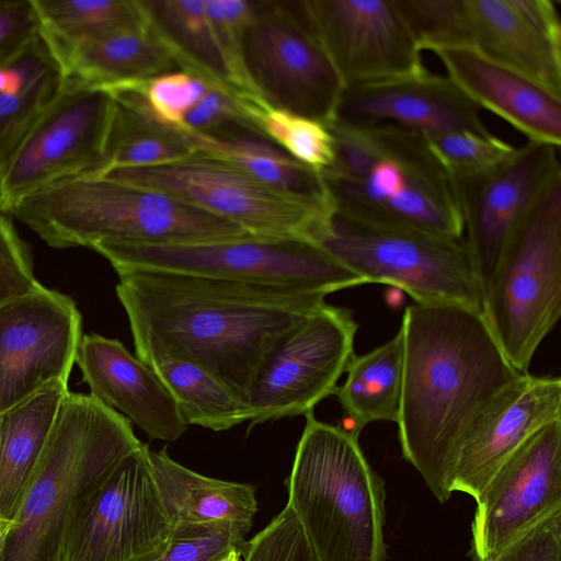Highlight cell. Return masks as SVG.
<instances>
[{"instance_id": "cell-32", "label": "cell", "mask_w": 561, "mask_h": 561, "mask_svg": "<svg viewBox=\"0 0 561 561\" xmlns=\"http://www.w3.org/2000/svg\"><path fill=\"white\" fill-rule=\"evenodd\" d=\"M114 102L102 163L91 176H101L116 169L165 164L193 153L173 131L153 123L131 106L116 99Z\"/></svg>"}, {"instance_id": "cell-11", "label": "cell", "mask_w": 561, "mask_h": 561, "mask_svg": "<svg viewBox=\"0 0 561 561\" xmlns=\"http://www.w3.org/2000/svg\"><path fill=\"white\" fill-rule=\"evenodd\" d=\"M254 2L243 43L252 88L270 106L330 123L345 87L299 1Z\"/></svg>"}, {"instance_id": "cell-20", "label": "cell", "mask_w": 561, "mask_h": 561, "mask_svg": "<svg viewBox=\"0 0 561 561\" xmlns=\"http://www.w3.org/2000/svg\"><path fill=\"white\" fill-rule=\"evenodd\" d=\"M468 48L561 98V18L554 0H465Z\"/></svg>"}, {"instance_id": "cell-19", "label": "cell", "mask_w": 561, "mask_h": 561, "mask_svg": "<svg viewBox=\"0 0 561 561\" xmlns=\"http://www.w3.org/2000/svg\"><path fill=\"white\" fill-rule=\"evenodd\" d=\"M561 421V379L519 374L470 423L459 448L451 491L476 501L501 465L533 434Z\"/></svg>"}, {"instance_id": "cell-1", "label": "cell", "mask_w": 561, "mask_h": 561, "mask_svg": "<svg viewBox=\"0 0 561 561\" xmlns=\"http://www.w3.org/2000/svg\"><path fill=\"white\" fill-rule=\"evenodd\" d=\"M117 274L136 357L149 367L191 363L245 403L271 352L325 304L321 294L270 285L153 270Z\"/></svg>"}, {"instance_id": "cell-34", "label": "cell", "mask_w": 561, "mask_h": 561, "mask_svg": "<svg viewBox=\"0 0 561 561\" xmlns=\"http://www.w3.org/2000/svg\"><path fill=\"white\" fill-rule=\"evenodd\" d=\"M424 137L451 179L485 174L506 162L517 149L490 130L458 129Z\"/></svg>"}, {"instance_id": "cell-28", "label": "cell", "mask_w": 561, "mask_h": 561, "mask_svg": "<svg viewBox=\"0 0 561 561\" xmlns=\"http://www.w3.org/2000/svg\"><path fill=\"white\" fill-rule=\"evenodd\" d=\"M347 377L333 394L355 435L376 421L398 422L403 385V337L399 330L388 342L353 357Z\"/></svg>"}, {"instance_id": "cell-13", "label": "cell", "mask_w": 561, "mask_h": 561, "mask_svg": "<svg viewBox=\"0 0 561 561\" xmlns=\"http://www.w3.org/2000/svg\"><path fill=\"white\" fill-rule=\"evenodd\" d=\"M110 92L69 84L44 111L0 171V208L66 179L94 175L114 113Z\"/></svg>"}, {"instance_id": "cell-39", "label": "cell", "mask_w": 561, "mask_h": 561, "mask_svg": "<svg viewBox=\"0 0 561 561\" xmlns=\"http://www.w3.org/2000/svg\"><path fill=\"white\" fill-rule=\"evenodd\" d=\"M43 285L33 273L32 255L10 215L0 208V306Z\"/></svg>"}, {"instance_id": "cell-18", "label": "cell", "mask_w": 561, "mask_h": 561, "mask_svg": "<svg viewBox=\"0 0 561 561\" xmlns=\"http://www.w3.org/2000/svg\"><path fill=\"white\" fill-rule=\"evenodd\" d=\"M476 502L474 561H489L547 516L561 511V421L524 442L495 471Z\"/></svg>"}, {"instance_id": "cell-2", "label": "cell", "mask_w": 561, "mask_h": 561, "mask_svg": "<svg viewBox=\"0 0 561 561\" xmlns=\"http://www.w3.org/2000/svg\"><path fill=\"white\" fill-rule=\"evenodd\" d=\"M403 385L398 436L402 456L444 503L462 438L481 408L519 374L482 312L412 304L402 316Z\"/></svg>"}, {"instance_id": "cell-23", "label": "cell", "mask_w": 561, "mask_h": 561, "mask_svg": "<svg viewBox=\"0 0 561 561\" xmlns=\"http://www.w3.org/2000/svg\"><path fill=\"white\" fill-rule=\"evenodd\" d=\"M446 75L480 108L506 121L527 141L561 146V98L471 48L432 51Z\"/></svg>"}, {"instance_id": "cell-5", "label": "cell", "mask_w": 561, "mask_h": 561, "mask_svg": "<svg viewBox=\"0 0 561 561\" xmlns=\"http://www.w3.org/2000/svg\"><path fill=\"white\" fill-rule=\"evenodd\" d=\"M141 445L125 416L91 393L68 391L0 561H61L73 506Z\"/></svg>"}, {"instance_id": "cell-24", "label": "cell", "mask_w": 561, "mask_h": 561, "mask_svg": "<svg viewBox=\"0 0 561 561\" xmlns=\"http://www.w3.org/2000/svg\"><path fill=\"white\" fill-rule=\"evenodd\" d=\"M152 476L172 527V538L232 533L244 538L259 506L251 484L197 473L165 451L149 449Z\"/></svg>"}, {"instance_id": "cell-41", "label": "cell", "mask_w": 561, "mask_h": 561, "mask_svg": "<svg viewBox=\"0 0 561 561\" xmlns=\"http://www.w3.org/2000/svg\"><path fill=\"white\" fill-rule=\"evenodd\" d=\"M41 28L33 0H0V60L26 44Z\"/></svg>"}, {"instance_id": "cell-4", "label": "cell", "mask_w": 561, "mask_h": 561, "mask_svg": "<svg viewBox=\"0 0 561 561\" xmlns=\"http://www.w3.org/2000/svg\"><path fill=\"white\" fill-rule=\"evenodd\" d=\"M7 213L56 249L95 252L118 243L190 244L255 238L241 227L160 191L104 176L57 182Z\"/></svg>"}, {"instance_id": "cell-15", "label": "cell", "mask_w": 561, "mask_h": 561, "mask_svg": "<svg viewBox=\"0 0 561 561\" xmlns=\"http://www.w3.org/2000/svg\"><path fill=\"white\" fill-rule=\"evenodd\" d=\"M560 147L527 141L496 169L451 179L463 241L484 288L510 239L547 188L561 178Z\"/></svg>"}, {"instance_id": "cell-21", "label": "cell", "mask_w": 561, "mask_h": 561, "mask_svg": "<svg viewBox=\"0 0 561 561\" xmlns=\"http://www.w3.org/2000/svg\"><path fill=\"white\" fill-rule=\"evenodd\" d=\"M481 110L447 76L428 70L347 87L335 118L350 124H392L424 136L458 129L489 131Z\"/></svg>"}, {"instance_id": "cell-8", "label": "cell", "mask_w": 561, "mask_h": 561, "mask_svg": "<svg viewBox=\"0 0 561 561\" xmlns=\"http://www.w3.org/2000/svg\"><path fill=\"white\" fill-rule=\"evenodd\" d=\"M101 176L160 191L257 239L321 245L334 216L329 196L290 193L197 152L170 163L116 169Z\"/></svg>"}, {"instance_id": "cell-9", "label": "cell", "mask_w": 561, "mask_h": 561, "mask_svg": "<svg viewBox=\"0 0 561 561\" xmlns=\"http://www.w3.org/2000/svg\"><path fill=\"white\" fill-rule=\"evenodd\" d=\"M116 273L153 270L270 285L328 296L364 279L319 244L257 238L190 244L118 243L101 248Z\"/></svg>"}, {"instance_id": "cell-29", "label": "cell", "mask_w": 561, "mask_h": 561, "mask_svg": "<svg viewBox=\"0 0 561 561\" xmlns=\"http://www.w3.org/2000/svg\"><path fill=\"white\" fill-rule=\"evenodd\" d=\"M141 3L148 21L171 48L182 70L234 92L228 82L205 0H141Z\"/></svg>"}, {"instance_id": "cell-10", "label": "cell", "mask_w": 561, "mask_h": 561, "mask_svg": "<svg viewBox=\"0 0 561 561\" xmlns=\"http://www.w3.org/2000/svg\"><path fill=\"white\" fill-rule=\"evenodd\" d=\"M365 284L404 290L416 304L483 311V289L462 239L374 227L334 214L321 242Z\"/></svg>"}, {"instance_id": "cell-38", "label": "cell", "mask_w": 561, "mask_h": 561, "mask_svg": "<svg viewBox=\"0 0 561 561\" xmlns=\"http://www.w3.org/2000/svg\"><path fill=\"white\" fill-rule=\"evenodd\" d=\"M64 84L65 80L49 83L22 95L0 93V171Z\"/></svg>"}, {"instance_id": "cell-35", "label": "cell", "mask_w": 561, "mask_h": 561, "mask_svg": "<svg viewBox=\"0 0 561 561\" xmlns=\"http://www.w3.org/2000/svg\"><path fill=\"white\" fill-rule=\"evenodd\" d=\"M421 51L468 48L465 0H397Z\"/></svg>"}, {"instance_id": "cell-30", "label": "cell", "mask_w": 561, "mask_h": 561, "mask_svg": "<svg viewBox=\"0 0 561 561\" xmlns=\"http://www.w3.org/2000/svg\"><path fill=\"white\" fill-rule=\"evenodd\" d=\"M151 368L174 398L187 425L219 432L249 421L247 403L201 367L163 359Z\"/></svg>"}, {"instance_id": "cell-12", "label": "cell", "mask_w": 561, "mask_h": 561, "mask_svg": "<svg viewBox=\"0 0 561 561\" xmlns=\"http://www.w3.org/2000/svg\"><path fill=\"white\" fill-rule=\"evenodd\" d=\"M171 540L149 447L142 443L73 506L61 561H149L164 552Z\"/></svg>"}, {"instance_id": "cell-43", "label": "cell", "mask_w": 561, "mask_h": 561, "mask_svg": "<svg viewBox=\"0 0 561 561\" xmlns=\"http://www.w3.org/2000/svg\"><path fill=\"white\" fill-rule=\"evenodd\" d=\"M243 542L232 546L213 561H241Z\"/></svg>"}, {"instance_id": "cell-3", "label": "cell", "mask_w": 561, "mask_h": 561, "mask_svg": "<svg viewBox=\"0 0 561 561\" xmlns=\"http://www.w3.org/2000/svg\"><path fill=\"white\" fill-rule=\"evenodd\" d=\"M335 159L320 173L334 214L360 224L462 239L451 178L424 135L392 124H327Z\"/></svg>"}, {"instance_id": "cell-40", "label": "cell", "mask_w": 561, "mask_h": 561, "mask_svg": "<svg viewBox=\"0 0 561 561\" xmlns=\"http://www.w3.org/2000/svg\"><path fill=\"white\" fill-rule=\"evenodd\" d=\"M489 561H561V511L547 516Z\"/></svg>"}, {"instance_id": "cell-42", "label": "cell", "mask_w": 561, "mask_h": 561, "mask_svg": "<svg viewBox=\"0 0 561 561\" xmlns=\"http://www.w3.org/2000/svg\"><path fill=\"white\" fill-rule=\"evenodd\" d=\"M244 538L232 533L172 538L164 552L149 561H213Z\"/></svg>"}, {"instance_id": "cell-26", "label": "cell", "mask_w": 561, "mask_h": 561, "mask_svg": "<svg viewBox=\"0 0 561 561\" xmlns=\"http://www.w3.org/2000/svg\"><path fill=\"white\" fill-rule=\"evenodd\" d=\"M68 391L53 380L0 413V522L19 513Z\"/></svg>"}, {"instance_id": "cell-14", "label": "cell", "mask_w": 561, "mask_h": 561, "mask_svg": "<svg viewBox=\"0 0 561 561\" xmlns=\"http://www.w3.org/2000/svg\"><path fill=\"white\" fill-rule=\"evenodd\" d=\"M357 328L351 310L327 302L294 328L271 352L250 389V427L306 415L333 394L355 356Z\"/></svg>"}, {"instance_id": "cell-31", "label": "cell", "mask_w": 561, "mask_h": 561, "mask_svg": "<svg viewBox=\"0 0 561 561\" xmlns=\"http://www.w3.org/2000/svg\"><path fill=\"white\" fill-rule=\"evenodd\" d=\"M53 47L101 38L147 21L141 0H33Z\"/></svg>"}, {"instance_id": "cell-25", "label": "cell", "mask_w": 561, "mask_h": 561, "mask_svg": "<svg viewBox=\"0 0 561 561\" xmlns=\"http://www.w3.org/2000/svg\"><path fill=\"white\" fill-rule=\"evenodd\" d=\"M54 49L65 81L88 89L112 91L181 69L148 19L131 28Z\"/></svg>"}, {"instance_id": "cell-6", "label": "cell", "mask_w": 561, "mask_h": 561, "mask_svg": "<svg viewBox=\"0 0 561 561\" xmlns=\"http://www.w3.org/2000/svg\"><path fill=\"white\" fill-rule=\"evenodd\" d=\"M306 416L287 479L288 502L316 561H385V484L358 436Z\"/></svg>"}, {"instance_id": "cell-16", "label": "cell", "mask_w": 561, "mask_h": 561, "mask_svg": "<svg viewBox=\"0 0 561 561\" xmlns=\"http://www.w3.org/2000/svg\"><path fill=\"white\" fill-rule=\"evenodd\" d=\"M344 87L426 71L397 0H299Z\"/></svg>"}, {"instance_id": "cell-7", "label": "cell", "mask_w": 561, "mask_h": 561, "mask_svg": "<svg viewBox=\"0 0 561 561\" xmlns=\"http://www.w3.org/2000/svg\"><path fill=\"white\" fill-rule=\"evenodd\" d=\"M483 318L518 373L561 314V178L506 244L483 291Z\"/></svg>"}, {"instance_id": "cell-17", "label": "cell", "mask_w": 561, "mask_h": 561, "mask_svg": "<svg viewBox=\"0 0 561 561\" xmlns=\"http://www.w3.org/2000/svg\"><path fill=\"white\" fill-rule=\"evenodd\" d=\"M81 337L75 301L56 290L0 306V413L53 380L68 382Z\"/></svg>"}, {"instance_id": "cell-44", "label": "cell", "mask_w": 561, "mask_h": 561, "mask_svg": "<svg viewBox=\"0 0 561 561\" xmlns=\"http://www.w3.org/2000/svg\"><path fill=\"white\" fill-rule=\"evenodd\" d=\"M11 523L0 522V553L3 548L4 539L7 531L10 527Z\"/></svg>"}, {"instance_id": "cell-37", "label": "cell", "mask_w": 561, "mask_h": 561, "mask_svg": "<svg viewBox=\"0 0 561 561\" xmlns=\"http://www.w3.org/2000/svg\"><path fill=\"white\" fill-rule=\"evenodd\" d=\"M242 561H316L302 526L285 507L242 546Z\"/></svg>"}, {"instance_id": "cell-36", "label": "cell", "mask_w": 561, "mask_h": 561, "mask_svg": "<svg viewBox=\"0 0 561 561\" xmlns=\"http://www.w3.org/2000/svg\"><path fill=\"white\" fill-rule=\"evenodd\" d=\"M65 80L61 61L41 31L18 50L0 60V93L22 95Z\"/></svg>"}, {"instance_id": "cell-33", "label": "cell", "mask_w": 561, "mask_h": 561, "mask_svg": "<svg viewBox=\"0 0 561 561\" xmlns=\"http://www.w3.org/2000/svg\"><path fill=\"white\" fill-rule=\"evenodd\" d=\"M243 110L253 130L307 168L321 173L335 159V141L328 125L264 101H247Z\"/></svg>"}, {"instance_id": "cell-27", "label": "cell", "mask_w": 561, "mask_h": 561, "mask_svg": "<svg viewBox=\"0 0 561 561\" xmlns=\"http://www.w3.org/2000/svg\"><path fill=\"white\" fill-rule=\"evenodd\" d=\"M169 130L193 152L224 161L268 185L304 196H328L320 173L299 163L266 139L228 130Z\"/></svg>"}, {"instance_id": "cell-22", "label": "cell", "mask_w": 561, "mask_h": 561, "mask_svg": "<svg viewBox=\"0 0 561 561\" xmlns=\"http://www.w3.org/2000/svg\"><path fill=\"white\" fill-rule=\"evenodd\" d=\"M76 363L91 394L123 412L150 439L175 442L186 432L188 425L159 376L118 340L83 335Z\"/></svg>"}]
</instances>
